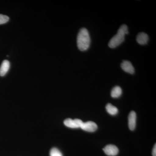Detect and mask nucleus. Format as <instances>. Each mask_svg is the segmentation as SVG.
I'll use <instances>...</instances> for the list:
<instances>
[{
    "label": "nucleus",
    "instance_id": "9b49d317",
    "mask_svg": "<svg viewBox=\"0 0 156 156\" xmlns=\"http://www.w3.org/2000/svg\"><path fill=\"white\" fill-rule=\"evenodd\" d=\"M107 112L112 115H115L118 113V109L116 107L114 106L111 104L108 103L106 106Z\"/></svg>",
    "mask_w": 156,
    "mask_h": 156
},
{
    "label": "nucleus",
    "instance_id": "1a4fd4ad",
    "mask_svg": "<svg viewBox=\"0 0 156 156\" xmlns=\"http://www.w3.org/2000/svg\"><path fill=\"white\" fill-rule=\"evenodd\" d=\"M148 36L145 33H140L136 37V41L140 45H145L148 41Z\"/></svg>",
    "mask_w": 156,
    "mask_h": 156
},
{
    "label": "nucleus",
    "instance_id": "423d86ee",
    "mask_svg": "<svg viewBox=\"0 0 156 156\" xmlns=\"http://www.w3.org/2000/svg\"><path fill=\"white\" fill-rule=\"evenodd\" d=\"M136 113L131 111L128 115V127L131 131H134L136 128Z\"/></svg>",
    "mask_w": 156,
    "mask_h": 156
},
{
    "label": "nucleus",
    "instance_id": "f03ea898",
    "mask_svg": "<svg viewBox=\"0 0 156 156\" xmlns=\"http://www.w3.org/2000/svg\"><path fill=\"white\" fill-rule=\"evenodd\" d=\"M128 27L125 24L121 26L116 34L112 37L108 43V46L111 48H115L121 44L125 40V35L128 34Z\"/></svg>",
    "mask_w": 156,
    "mask_h": 156
},
{
    "label": "nucleus",
    "instance_id": "ddd939ff",
    "mask_svg": "<svg viewBox=\"0 0 156 156\" xmlns=\"http://www.w3.org/2000/svg\"><path fill=\"white\" fill-rule=\"evenodd\" d=\"M9 18L6 15L0 14V24H4L9 21Z\"/></svg>",
    "mask_w": 156,
    "mask_h": 156
},
{
    "label": "nucleus",
    "instance_id": "6e6552de",
    "mask_svg": "<svg viewBox=\"0 0 156 156\" xmlns=\"http://www.w3.org/2000/svg\"><path fill=\"white\" fill-rule=\"evenodd\" d=\"M10 67V63L8 60H4L0 67V76H4L9 71Z\"/></svg>",
    "mask_w": 156,
    "mask_h": 156
},
{
    "label": "nucleus",
    "instance_id": "f8f14e48",
    "mask_svg": "<svg viewBox=\"0 0 156 156\" xmlns=\"http://www.w3.org/2000/svg\"><path fill=\"white\" fill-rule=\"evenodd\" d=\"M50 156H63L60 151L55 147L51 149L50 151Z\"/></svg>",
    "mask_w": 156,
    "mask_h": 156
},
{
    "label": "nucleus",
    "instance_id": "39448f33",
    "mask_svg": "<svg viewBox=\"0 0 156 156\" xmlns=\"http://www.w3.org/2000/svg\"><path fill=\"white\" fill-rule=\"evenodd\" d=\"M105 153L109 156H116L119 152V150L116 146L108 144L103 149Z\"/></svg>",
    "mask_w": 156,
    "mask_h": 156
},
{
    "label": "nucleus",
    "instance_id": "9d476101",
    "mask_svg": "<svg viewBox=\"0 0 156 156\" xmlns=\"http://www.w3.org/2000/svg\"><path fill=\"white\" fill-rule=\"evenodd\" d=\"M122 89L121 87L116 86L113 88L111 91V96L113 98H118L122 94Z\"/></svg>",
    "mask_w": 156,
    "mask_h": 156
},
{
    "label": "nucleus",
    "instance_id": "20e7f679",
    "mask_svg": "<svg viewBox=\"0 0 156 156\" xmlns=\"http://www.w3.org/2000/svg\"><path fill=\"white\" fill-rule=\"evenodd\" d=\"M80 128L84 131L89 132H93L96 131L98 128V126L96 123L91 121H89V122L83 123Z\"/></svg>",
    "mask_w": 156,
    "mask_h": 156
},
{
    "label": "nucleus",
    "instance_id": "0eeeda50",
    "mask_svg": "<svg viewBox=\"0 0 156 156\" xmlns=\"http://www.w3.org/2000/svg\"><path fill=\"white\" fill-rule=\"evenodd\" d=\"M121 66L122 69L126 72L131 74L134 73V67L130 62L127 61V60L123 61V62L121 63Z\"/></svg>",
    "mask_w": 156,
    "mask_h": 156
},
{
    "label": "nucleus",
    "instance_id": "7ed1b4c3",
    "mask_svg": "<svg viewBox=\"0 0 156 156\" xmlns=\"http://www.w3.org/2000/svg\"><path fill=\"white\" fill-rule=\"evenodd\" d=\"M83 123V122L79 119L73 120L71 119H67L64 121L65 126L71 128H80Z\"/></svg>",
    "mask_w": 156,
    "mask_h": 156
},
{
    "label": "nucleus",
    "instance_id": "4468645a",
    "mask_svg": "<svg viewBox=\"0 0 156 156\" xmlns=\"http://www.w3.org/2000/svg\"><path fill=\"white\" fill-rule=\"evenodd\" d=\"M153 156H156V145L155 144L152 150Z\"/></svg>",
    "mask_w": 156,
    "mask_h": 156
},
{
    "label": "nucleus",
    "instance_id": "f257e3e1",
    "mask_svg": "<svg viewBox=\"0 0 156 156\" xmlns=\"http://www.w3.org/2000/svg\"><path fill=\"white\" fill-rule=\"evenodd\" d=\"M90 43L91 39L88 30L85 28L81 29L77 37V44L79 50L86 51L89 49Z\"/></svg>",
    "mask_w": 156,
    "mask_h": 156
}]
</instances>
